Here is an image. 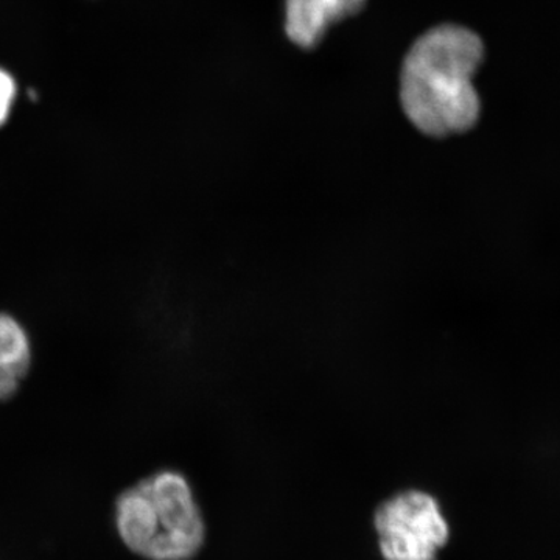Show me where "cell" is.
I'll return each mask as SVG.
<instances>
[{"mask_svg": "<svg viewBox=\"0 0 560 560\" xmlns=\"http://www.w3.org/2000/svg\"><path fill=\"white\" fill-rule=\"evenodd\" d=\"M121 541L147 560H190L201 551L206 525L184 475L162 470L125 490L116 504Z\"/></svg>", "mask_w": 560, "mask_h": 560, "instance_id": "obj_2", "label": "cell"}, {"mask_svg": "<svg viewBox=\"0 0 560 560\" xmlns=\"http://www.w3.org/2000/svg\"><path fill=\"white\" fill-rule=\"evenodd\" d=\"M20 95V84L9 69L0 66V128L9 124Z\"/></svg>", "mask_w": 560, "mask_h": 560, "instance_id": "obj_6", "label": "cell"}, {"mask_svg": "<svg viewBox=\"0 0 560 560\" xmlns=\"http://www.w3.org/2000/svg\"><path fill=\"white\" fill-rule=\"evenodd\" d=\"M366 0H287L285 32L290 40L312 49L335 22L363 9Z\"/></svg>", "mask_w": 560, "mask_h": 560, "instance_id": "obj_4", "label": "cell"}, {"mask_svg": "<svg viewBox=\"0 0 560 560\" xmlns=\"http://www.w3.org/2000/svg\"><path fill=\"white\" fill-rule=\"evenodd\" d=\"M32 363L31 335L14 316L0 313V401L20 393Z\"/></svg>", "mask_w": 560, "mask_h": 560, "instance_id": "obj_5", "label": "cell"}, {"mask_svg": "<svg viewBox=\"0 0 560 560\" xmlns=\"http://www.w3.org/2000/svg\"><path fill=\"white\" fill-rule=\"evenodd\" d=\"M485 60V44L460 25L431 28L404 61L400 98L405 114L430 138L466 132L481 114L474 77Z\"/></svg>", "mask_w": 560, "mask_h": 560, "instance_id": "obj_1", "label": "cell"}, {"mask_svg": "<svg viewBox=\"0 0 560 560\" xmlns=\"http://www.w3.org/2000/svg\"><path fill=\"white\" fill-rule=\"evenodd\" d=\"M383 560H438L451 540V525L440 501L410 489L383 501L374 515Z\"/></svg>", "mask_w": 560, "mask_h": 560, "instance_id": "obj_3", "label": "cell"}]
</instances>
